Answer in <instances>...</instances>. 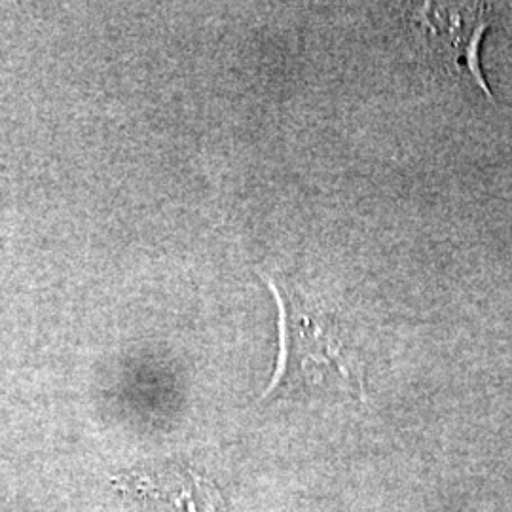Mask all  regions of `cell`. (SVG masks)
<instances>
[{
	"mask_svg": "<svg viewBox=\"0 0 512 512\" xmlns=\"http://www.w3.org/2000/svg\"><path fill=\"white\" fill-rule=\"evenodd\" d=\"M281 315V357L266 395L363 397V361L344 321L281 275L264 274Z\"/></svg>",
	"mask_w": 512,
	"mask_h": 512,
	"instance_id": "cell-1",
	"label": "cell"
},
{
	"mask_svg": "<svg viewBox=\"0 0 512 512\" xmlns=\"http://www.w3.org/2000/svg\"><path fill=\"white\" fill-rule=\"evenodd\" d=\"M488 27L490 10L482 4H427L420 12L421 35L431 57L446 73L473 82L492 97L478 61Z\"/></svg>",
	"mask_w": 512,
	"mask_h": 512,
	"instance_id": "cell-2",
	"label": "cell"
},
{
	"mask_svg": "<svg viewBox=\"0 0 512 512\" xmlns=\"http://www.w3.org/2000/svg\"><path fill=\"white\" fill-rule=\"evenodd\" d=\"M122 490L158 505V512H219L220 497L211 482L183 469H156L120 478Z\"/></svg>",
	"mask_w": 512,
	"mask_h": 512,
	"instance_id": "cell-3",
	"label": "cell"
}]
</instances>
